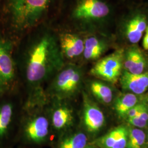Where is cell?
Wrapping results in <instances>:
<instances>
[{"label": "cell", "instance_id": "obj_1", "mask_svg": "<svg viewBox=\"0 0 148 148\" xmlns=\"http://www.w3.org/2000/svg\"><path fill=\"white\" fill-rule=\"evenodd\" d=\"M21 62L27 89L25 109L42 108L48 101L44 85L65 64L58 36L48 28L34 32L25 44Z\"/></svg>", "mask_w": 148, "mask_h": 148}, {"label": "cell", "instance_id": "obj_2", "mask_svg": "<svg viewBox=\"0 0 148 148\" xmlns=\"http://www.w3.org/2000/svg\"><path fill=\"white\" fill-rule=\"evenodd\" d=\"M53 0H9L11 23L16 30L35 27L46 14Z\"/></svg>", "mask_w": 148, "mask_h": 148}, {"label": "cell", "instance_id": "obj_3", "mask_svg": "<svg viewBox=\"0 0 148 148\" xmlns=\"http://www.w3.org/2000/svg\"><path fill=\"white\" fill-rule=\"evenodd\" d=\"M81 69L73 63H65L56 74L46 94L52 100L68 101L79 90L82 81Z\"/></svg>", "mask_w": 148, "mask_h": 148}, {"label": "cell", "instance_id": "obj_4", "mask_svg": "<svg viewBox=\"0 0 148 148\" xmlns=\"http://www.w3.org/2000/svg\"><path fill=\"white\" fill-rule=\"evenodd\" d=\"M13 48L10 40L0 35V95L10 90L16 81Z\"/></svg>", "mask_w": 148, "mask_h": 148}, {"label": "cell", "instance_id": "obj_5", "mask_svg": "<svg viewBox=\"0 0 148 148\" xmlns=\"http://www.w3.org/2000/svg\"><path fill=\"white\" fill-rule=\"evenodd\" d=\"M42 108L28 110L30 114L23 122L24 134L27 139L33 143L44 141L47 137L51 127L48 114L42 112Z\"/></svg>", "mask_w": 148, "mask_h": 148}, {"label": "cell", "instance_id": "obj_6", "mask_svg": "<svg viewBox=\"0 0 148 148\" xmlns=\"http://www.w3.org/2000/svg\"><path fill=\"white\" fill-rule=\"evenodd\" d=\"M123 58V51H116L99 59L90 69V73L107 82H115L121 74Z\"/></svg>", "mask_w": 148, "mask_h": 148}, {"label": "cell", "instance_id": "obj_7", "mask_svg": "<svg viewBox=\"0 0 148 148\" xmlns=\"http://www.w3.org/2000/svg\"><path fill=\"white\" fill-rule=\"evenodd\" d=\"M109 12L108 5L101 0H79L71 16L76 21H94L104 18Z\"/></svg>", "mask_w": 148, "mask_h": 148}, {"label": "cell", "instance_id": "obj_8", "mask_svg": "<svg viewBox=\"0 0 148 148\" xmlns=\"http://www.w3.org/2000/svg\"><path fill=\"white\" fill-rule=\"evenodd\" d=\"M52 101L53 104L48 113L51 126L58 132L68 130L75 121L73 108L69 105L68 101Z\"/></svg>", "mask_w": 148, "mask_h": 148}, {"label": "cell", "instance_id": "obj_9", "mask_svg": "<svg viewBox=\"0 0 148 148\" xmlns=\"http://www.w3.org/2000/svg\"><path fill=\"white\" fill-rule=\"evenodd\" d=\"M58 37L59 47L65 60H73L83 54L84 40L77 34L63 32Z\"/></svg>", "mask_w": 148, "mask_h": 148}, {"label": "cell", "instance_id": "obj_10", "mask_svg": "<svg viewBox=\"0 0 148 148\" xmlns=\"http://www.w3.org/2000/svg\"><path fill=\"white\" fill-rule=\"evenodd\" d=\"M82 122L86 129L90 133L100 131L105 123V116L101 109L90 100L87 95H84Z\"/></svg>", "mask_w": 148, "mask_h": 148}, {"label": "cell", "instance_id": "obj_11", "mask_svg": "<svg viewBox=\"0 0 148 148\" xmlns=\"http://www.w3.org/2000/svg\"><path fill=\"white\" fill-rule=\"evenodd\" d=\"M122 88L136 95H142L148 88V72L133 74L123 71L120 78Z\"/></svg>", "mask_w": 148, "mask_h": 148}, {"label": "cell", "instance_id": "obj_12", "mask_svg": "<svg viewBox=\"0 0 148 148\" xmlns=\"http://www.w3.org/2000/svg\"><path fill=\"white\" fill-rule=\"evenodd\" d=\"M146 65V60L143 53L136 47L129 48L124 56L123 66L126 71L131 74L143 73Z\"/></svg>", "mask_w": 148, "mask_h": 148}, {"label": "cell", "instance_id": "obj_13", "mask_svg": "<svg viewBox=\"0 0 148 148\" xmlns=\"http://www.w3.org/2000/svg\"><path fill=\"white\" fill-rule=\"evenodd\" d=\"M106 49V42L98 37L92 36L84 40V58L87 60L98 59Z\"/></svg>", "mask_w": 148, "mask_h": 148}, {"label": "cell", "instance_id": "obj_14", "mask_svg": "<svg viewBox=\"0 0 148 148\" xmlns=\"http://www.w3.org/2000/svg\"><path fill=\"white\" fill-rule=\"evenodd\" d=\"M147 27V19L144 16L138 15L132 18L126 25V36L129 41L132 43L138 42Z\"/></svg>", "mask_w": 148, "mask_h": 148}, {"label": "cell", "instance_id": "obj_15", "mask_svg": "<svg viewBox=\"0 0 148 148\" xmlns=\"http://www.w3.org/2000/svg\"><path fill=\"white\" fill-rule=\"evenodd\" d=\"M14 106L10 101H0V139L8 133L13 123Z\"/></svg>", "mask_w": 148, "mask_h": 148}, {"label": "cell", "instance_id": "obj_16", "mask_svg": "<svg viewBox=\"0 0 148 148\" xmlns=\"http://www.w3.org/2000/svg\"><path fill=\"white\" fill-rule=\"evenodd\" d=\"M137 95L133 93H126L119 97L115 101V110L121 117H126L127 112L137 104Z\"/></svg>", "mask_w": 148, "mask_h": 148}, {"label": "cell", "instance_id": "obj_17", "mask_svg": "<svg viewBox=\"0 0 148 148\" xmlns=\"http://www.w3.org/2000/svg\"><path fill=\"white\" fill-rule=\"evenodd\" d=\"M92 94L98 101L105 104L110 103L112 99V92L110 87L103 82L93 81L90 84Z\"/></svg>", "mask_w": 148, "mask_h": 148}, {"label": "cell", "instance_id": "obj_18", "mask_svg": "<svg viewBox=\"0 0 148 148\" xmlns=\"http://www.w3.org/2000/svg\"><path fill=\"white\" fill-rule=\"evenodd\" d=\"M87 137L84 133L77 132L64 138L59 145L58 148H85Z\"/></svg>", "mask_w": 148, "mask_h": 148}, {"label": "cell", "instance_id": "obj_19", "mask_svg": "<svg viewBox=\"0 0 148 148\" xmlns=\"http://www.w3.org/2000/svg\"><path fill=\"white\" fill-rule=\"evenodd\" d=\"M146 136L142 130L134 128L128 134L127 148H142L145 140Z\"/></svg>", "mask_w": 148, "mask_h": 148}, {"label": "cell", "instance_id": "obj_20", "mask_svg": "<svg viewBox=\"0 0 148 148\" xmlns=\"http://www.w3.org/2000/svg\"><path fill=\"white\" fill-rule=\"evenodd\" d=\"M123 128V126H119L107 133L98 140L99 145L103 148H112L120 133L121 132Z\"/></svg>", "mask_w": 148, "mask_h": 148}, {"label": "cell", "instance_id": "obj_21", "mask_svg": "<svg viewBox=\"0 0 148 148\" xmlns=\"http://www.w3.org/2000/svg\"><path fill=\"white\" fill-rule=\"evenodd\" d=\"M128 131L127 128L123 126L116 142L112 148H126L127 147Z\"/></svg>", "mask_w": 148, "mask_h": 148}, {"label": "cell", "instance_id": "obj_22", "mask_svg": "<svg viewBox=\"0 0 148 148\" xmlns=\"http://www.w3.org/2000/svg\"><path fill=\"white\" fill-rule=\"evenodd\" d=\"M128 123L134 127L144 128L147 125V121H145L138 116L127 119Z\"/></svg>", "mask_w": 148, "mask_h": 148}, {"label": "cell", "instance_id": "obj_23", "mask_svg": "<svg viewBox=\"0 0 148 148\" xmlns=\"http://www.w3.org/2000/svg\"><path fill=\"white\" fill-rule=\"evenodd\" d=\"M141 105L142 104H137V105L133 106L132 108H131L127 112V115H126L127 119H131L137 116L139 110L140 109Z\"/></svg>", "mask_w": 148, "mask_h": 148}, {"label": "cell", "instance_id": "obj_24", "mask_svg": "<svg viewBox=\"0 0 148 148\" xmlns=\"http://www.w3.org/2000/svg\"><path fill=\"white\" fill-rule=\"evenodd\" d=\"M137 116L140 117L144 120L148 121V107L144 104H142L141 108Z\"/></svg>", "mask_w": 148, "mask_h": 148}, {"label": "cell", "instance_id": "obj_25", "mask_svg": "<svg viewBox=\"0 0 148 148\" xmlns=\"http://www.w3.org/2000/svg\"><path fill=\"white\" fill-rule=\"evenodd\" d=\"M143 46L145 49L148 51V34L147 33L143 38Z\"/></svg>", "mask_w": 148, "mask_h": 148}, {"label": "cell", "instance_id": "obj_26", "mask_svg": "<svg viewBox=\"0 0 148 148\" xmlns=\"http://www.w3.org/2000/svg\"><path fill=\"white\" fill-rule=\"evenodd\" d=\"M146 33L148 34V25L147 27V29H146Z\"/></svg>", "mask_w": 148, "mask_h": 148}, {"label": "cell", "instance_id": "obj_27", "mask_svg": "<svg viewBox=\"0 0 148 148\" xmlns=\"http://www.w3.org/2000/svg\"><path fill=\"white\" fill-rule=\"evenodd\" d=\"M85 148H92V147H86Z\"/></svg>", "mask_w": 148, "mask_h": 148}, {"label": "cell", "instance_id": "obj_28", "mask_svg": "<svg viewBox=\"0 0 148 148\" xmlns=\"http://www.w3.org/2000/svg\"><path fill=\"white\" fill-rule=\"evenodd\" d=\"M147 103H148V106H147V107H148V100H147Z\"/></svg>", "mask_w": 148, "mask_h": 148}, {"label": "cell", "instance_id": "obj_29", "mask_svg": "<svg viewBox=\"0 0 148 148\" xmlns=\"http://www.w3.org/2000/svg\"><path fill=\"white\" fill-rule=\"evenodd\" d=\"M1 0H0V3H1Z\"/></svg>", "mask_w": 148, "mask_h": 148}]
</instances>
